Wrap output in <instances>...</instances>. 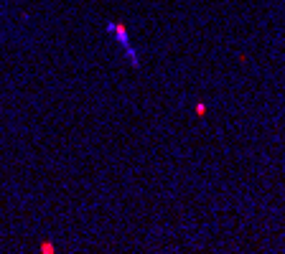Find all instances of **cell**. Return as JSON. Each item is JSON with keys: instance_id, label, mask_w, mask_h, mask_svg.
I'll return each mask as SVG.
<instances>
[{"instance_id": "1", "label": "cell", "mask_w": 285, "mask_h": 254, "mask_svg": "<svg viewBox=\"0 0 285 254\" xmlns=\"http://www.w3.org/2000/svg\"><path fill=\"white\" fill-rule=\"evenodd\" d=\"M105 33L117 44V49L122 51V56L128 59V64H130L133 69H138V66H140V54H138V49H135V44H133V39H130L128 26H125V23H117V21H110V23H105Z\"/></svg>"}]
</instances>
